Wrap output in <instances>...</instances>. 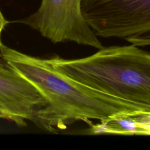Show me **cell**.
Wrapping results in <instances>:
<instances>
[{
    "instance_id": "cell-1",
    "label": "cell",
    "mask_w": 150,
    "mask_h": 150,
    "mask_svg": "<svg viewBox=\"0 0 150 150\" xmlns=\"http://www.w3.org/2000/svg\"><path fill=\"white\" fill-rule=\"evenodd\" d=\"M4 64L31 83L46 100L36 112L35 123L48 132L67 128L75 121L89 125L126 113L150 112L148 109L93 89L60 72L47 59L36 57L0 43Z\"/></svg>"
},
{
    "instance_id": "cell-2",
    "label": "cell",
    "mask_w": 150,
    "mask_h": 150,
    "mask_svg": "<svg viewBox=\"0 0 150 150\" xmlns=\"http://www.w3.org/2000/svg\"><path fill=\"white\" fill-rule=\"evenodd\" d=\"M60 72L97 91L150 111V52L131 45L103 47L77 59H47Z\"/></svg>"
},
{
    "instance_id": "cell-3",
    "label": "cell",
    "mask_w": 150,
    "mask_h": 150,
    "mask_svg": "<svg viewBox=\"0 0 150 150\" xmlns=\"http://www.w3.org/2000/svg\"><path fill=\"white\" fill-rule=\"evenodd\" d=\"M81 7L97 36L150 46V0H81Z\"/></svg>"
},
{
    "instance_id": "cell-4",
    "label": "cell",
    "mask_w": 150,
    "mask_h": 150,
    "mask_svg": "<svg viewBox=\"0 0 150 150\" xmlns=\"http://www.w3.org/2000/svg\"><path fill=\"white\" fill-rule=\"evenodd\" d=\"M81 5V0H42L35 12L17 22L53 43L73 42L100 49L103 46L86 21Z\"/></svg>"
},
{
    "instance_id": "cell-5",
    "label": "cell",
    "mask_w": 150,
    "mask_h": 150,
    "mask_svg": "<svg viewBox=\"0 0 150 150\" xmlns=\"http://www.w3.org/2000/svg\"><path fill=\"white\" fill-rule=\"evenodd\" d=\"M18 75L0 62V108L5 110L16 101L19 92Z\"/></svg>"
},
{
    "instance_id": "cell-6",
    "label": "cell",
    "mask_w": 150,
    "mask_h": 150,
    "mask_svg": "<svg viewBox=\"0 0 150 150\" xmlns=\"http://www.w3.org/2000/svg\"><path fill=\"white\" fill-rule=\"evenodd\" d=\"M0 118L5 119L9 121H11L13 122H14V118L13 117L10 115L9 113L6 112L5 111L2 110L0 108Z\"/></svg>"
},
{
    "instance_id": "cell-7",
    "label": "cell",
    "mask_w": 150,
    "mask_h": 150,
    "mask_svg": "<svg viewBox=\"0 0 150 150\" xmlns=\"http://www.w3.org/2000/svg\"><path fill=\"white\" fill-rule=\"evenodd\" d=\"M8 23V21L5 19L2 13L0 11V35L1 34L2 31L4 30L5 26Z\"/></svg>"
},
{
    "instance_id": "cell-8",
    "label": "cell",
    "mask_w": 150,
    "mask_h": 150,
    "mask_svg": "<svg viewBox=\"0 0 150 150\" xmlns=\"http://www.w3.org/2000/svg\"><path fill=\"white\" fill-rule=\"evenodd\" d=\"M1 42V35H0V43ZM0 59H1V56H0Z\"/></svg>"
}]
</instances>
